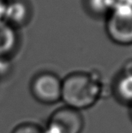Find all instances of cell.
<instances>
[{
    "label": "cell",
    "instance_id": "1",
    "mask_svg": "<svg viewBox=\"0 0 132 133\" xmlns=\"http://www.w3.org/2000/svg\"><path fill=\"white\" fill-rule=\"evenodd\" d=\"M105 86L97 72H75L62 79L61 99L65 105L82 111L103 96Z\"/></svg>",
    "mask_w": 132,
    "mask_h": 133
},
{
    "label": "cell",
    "instance_id": "2",
    "mask_svg": "<svg viewBox=\"0 0 132 133\" xmlns=\"http://www.w3.org/2000/svg\"><path fill=\"white\" fill-rule=\"evenodd\" d=\"M105 29L113 42L120 45H132V6L126 0H120L106 16Z\"/></svg>",
    "mask_w": 132,
    "mask_h": 133
},
{
    "label": "cell",
    "instance_id": "3",
    "mask_svg": "<svg viewBox=\"0 0 132 133\" xmlns=\"http://www.w3.org/2000/svg\"><path fill=\"white\" fill-rule=\"evenodd\" d=\"M83 128L81 111L64 105L52 112L44 130L45 133H82Z\"/></svg>",
    "mask_w": 132,
    "mask_h": 133
},
{
    "label": "cell",
    "instance_id": "4",
    "mask_svg": "<svg viewBox=\"0 0 132 133\" xmlns=\"http://www.w3.org/2000/svg\"><path fill=\"white\" fill-rule=\"evenodd\" d=\"M62 79L51 72H42L34 77L30 83V91L38 102L53 104L61 99Z\"/></svg>",
    "mask_w": 132,
    "mask_h": 133
},
{
    "label": "cell",
    "instance_id": "5",
    "mask_svg": "<svg viewBox=\"0 0 132 133\" xmlns=\"http://www.w3.org/2000/svg\"><path fill=\"white\" fill-rule=\"evenodd\" d=\"M32 17V8L28 0H8L4 22L10 26L20 28L30 23Z\"/></svg>",
    "mask_w": 132,
    "mask_h": 133
},
{
    "label": "cell",
    "instance_id": "6",
    "mask_svg": "<svg viewBox=\"0 0 132 133\" xmlns=\"http://www.w3.org/2000/svg\"><path fill=\"white\" fill-rule=\"evenodd\" d=\"M112 91L116 99L132 105V59L126 62L114 82Z\"/></svg>",
    "mask_w": 132,
    "mask_h": 133
},
{
    "label": "cell",
    "instance_id": "7",
    "mask_svg": "<svg viewBox=\"0 0 132 133\" xmlns=\"http://www.w3.org/2000/svg\"><path fill=\"white\" fill-rule=\"evenodd\" d=\"M15 29L6 22H0V58H8L18 45Z\"/></svg>",
    "mask_w": 132,
    "mask_h": 133
},
{
    "label": "cell",
    "instance_id": "8",
    "mask_svg": "<svg viewBox=\"0 0 132 133\" xmlns=\"http://www.w3.org/2000/svg\"><path fill=\"white\" fill-rule=\"evenodd\" d=\"M120 0H86L88 11L96 16H107Z\"/></svg>",
    "mask_w": 132,
    "mask_h": 133
},
{
    "label": "cell",
    "instance_id": "9",
    "mask_svg": "<svg viewBox=\"0 0 132 133\" xmlns=\"http://www.w3.org/2000/svg\"><path fill=\"white\" fill-rule=\"evenodd\" d=\"M12 133H45L44 128L32 122H25L13 129Z\"/></svg>",
    "mask_w": 132,
    "mask_h": 133
},
{
    "label": "cell",
    "instance_id": "10",
    "mask_svg": "<svg viewBox=\"0 0 132 133\" xmlns=\"http://www.w3.org/2000/svg\"><path fill=\"white\" fill-rule=\"evenodd\" d=\"M7 3H8V0H0V22L4 21Z\"/></svg>",
    "mask_w": 132,
    "mask_h": 133
},
{
    "label": "cell",
    "instance_id": "11",
    "mask_svg": "<svg viewBox=\"0 0 132 133\" xmlns=\"http://www.w3.org/2000/svg\"><path fill=\"white\" fill-rule=\"evenodd\" d=\"M126 1L129 3V4H130L131 6H132V0H126Z\"/></svg>",
    "mask_w": 132,
    "mask_h": 133
},
{
    "label": "cell",
    "instance_id": "12",
    "mask_svg": "<svg viewBox=\"0 0 132 133\" xmlns=\"http://www.w3.org/2000/svg\"><path fill=\"white\" fill-rule=\"evenodd\" d=\"M130 108H131V110H130V115H131V118H132V105L130 106Z\"/></svg>",
    "mask_w": 132,
    "mask_h": 133
}]
</instances>
